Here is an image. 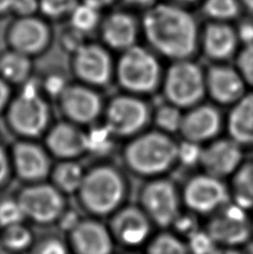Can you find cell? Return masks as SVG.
Wrapping results in <instances>:
<instances>
[{
    "mask_svg": "<svg viewBox=\"0 0 253 254\" xmlns=\"http://www.w3.org/2000/svg\"><path fill=\"white\" fill-rule=\"evenodd\" d=\"M181 195L188 210L197 215H212L232 201L223 180L206 173L190 179Z\"/></svg>",
    "mask_w": 253,
    "mask_h": 254,
    "instance_id": "cell-9",
    "label": "cell"
},
{
    "mask_svg": "<svg viewBox=\"0 0 253 254\" xmlns=\"http://www.w3.org/2000/svg\"><path fill=\"white\" fill-rule=\"evenodd\" d=\"M218 247L238 248L249 241L253 234L248 211L232 201L211 215L205 226Z\"/></svg>",
    "mask_w": 253,
    "mask_h": 254,
    "instance_id": "cell-10",
    "label": "cell"
},
{
    "mask_svg": "<svg viewBox=\"0 0 253 254\" xmlns=\"http://www.w3.org/2000/svg\"><path fill=\"white\" fill-rule=\"evenodd\" d=\"M70 27L79 33L87 34L96 28L99 21V10L86 2H80L70 12Z\"/></svg>",
    "mask_w": 253,
    "mask_h": 254,
    "instance_id": "cell-32",
    "label": "cell"
},
{
    "mask_svg": "<svg viewBox=\"0 0 253 254\" xmlns=\"http://www.w3.org/2000/svg\"><path fill=\"white\" fill-rule=\"evenodd\" d=\"M0 241L7 251L21 254L34 244V235L24 223H18L3 228Z\"/></svg>",
    "mask_w": 253,
    "mask_h": 254,
    "instance_id": "cell-28",
    "label": "cell"
},
{
    "mask_svg": "<svg viewBox=\"0 0 253 254\" xmlns=\"http://www.w3.org/2000/svg\"><path fill=\"white\" fill-rule=\"evenodd\" d=\"M203 145L183 139L178 143V163L185 167H194L200 165Z\"/></svg>",
    "mask_w": 253,
    "mask_h": 254,
    "instance_id": "cell-35",
    "label": "cell"
},
{
    "mask_svg": "<svg viewBox=\"0 0 253 254\" xmlns=\"http://www.w3.org/2000/svg\"><path fill=\"white\" fill-rule=\"evenodd\" d=\"M7 40L10 49L33 57L44 53L52 40V31L44 20L19 17L8 28Z\"/></svg>",
    "mask_w": 253,
    "mask_h": 254,
    "instance_id": "cell-13",
    "label": "cell"
},
{
    "mask_svg": "<svg viewBox=\"0 0 253 254\" xmlns=\"http://www.w3.org/2000/svg\"><path fill=\"white\" fill-rule=\"evenodd\" d=\"M229 189L233 203L247 211L253 210V161L243 162L234 172Z\"/></svg>",
    "mask_w": 253,
    "mask_h": 254,
    "instance_id": "cell-26",
    "label": "cell"
},
{
    "mask_svg": "<svg viewBox=\"0 0 253 254\" xmlns=\"http://www.w3.org/2000/svg\"><path fill=\"white\" fill-rule=\"evenodd\" d=\"M58 222H60L61 224V228L63 230L67 231V232H70L71 230H73L76 225H77L79 222H80V219L77 215V213L75 212H64L63 213V215L61 216V219L58 220Z\"/></svg>",
    "mask_w": 253,
    "mask_h": 254,
    "instance_id": "cell-45",
    "label": "cell"
},
{
    "mask_svg": "<svg viewBox=\"0 0 253 254\" xmlns=\"http://www.w3.org/2000/svg\"><path fill=\"white\" fill-rule=\"evenodd\" d=\"M229 137L241 146H253V93L232 105L227 120Z\"/></svg>",
    "mask_w": 253,
    "mask_h": 254,
    "instance_id": "cell-24",
    "label": "cell"
},
{
    "mask_svg": "<svg viewBox=\"0 0 253 254\" xmlns=\"http://www.w3.org/2000/svg\"><path fill=\"white\" fill-rule=\"evenodd\" d=\"M86 172L75 160L62 161L52 170L53 185L62 193H77Z\"/></svg>",
    "mask_w": 253,
    "mask_h": 254,
    "instance_id": "cell-27",
    "label": "cell"
},
{
    "mask_svg": "<svg viewBox=\"0 0 253 254\" xmlns=\"http://www.w3.org/2000/svg\"><path fill=\"white\" fill-rule=\"evenodd\" d=\"M75 75L88 86H104L111 80L114 67L110 54L96 44H83L74 53Z\"/></svg>",
    "mask_w": 253,
    "mask_h": 254,
    "instance_id": "cell-15",
    "label": "cell"
},
{
    "mask_svg": "<svg viewBox=\"0 0 253 254\" xmlns=\"http://www.w3.org/2000/svg\"><path fill=\"white\" fill-rule=\"evenodd\" d=\"M110 230L116 242L135 248L150 239L152 221L141 206H122L113 214Z\"/></svg>",
    "mask_w": 253,
    "mask_h": 254,
    "instance_id": "cell-17",
    "label": "cell"
},
{
    "mask_svg": "<svg viewBox=\"0 0 253 254\" xmlns=\"http://www.w3.org/2000/svg\"><path fill=\"white\" fill-rule=\"evenodd\" d=\"M183 110L173 104L166 102L163 105L156 108L152 120L154 121L156 128L165 134L173 135L180 133L181 124L183 120Z\"/></svg>",
    "mask_w": 253,
    "mask_h": 254,
    "instance_id": "cell-29",
    "label": "cell"
},
{
    "mask_svg": "<svg viewBox=\"0 0 253 254\" xmlns=\"http://www.w3.org/2000/svg\"><path fill=\"white\" fill-rule=\"evenodd\" d=\"M48 152L62 161L75 160L87 153V135L71 122L54 125L46 134Z\"/></svg>",
    "mask_w": 253,
    "mask_h": 254,
    "instance_id": "cell-21",
    "label": "cell"
},
{
    "mask_svg": "<svg viewBox=\"0 0 253 254\" xmlns=\"http://www.w3.org/2000/svg\"><path fill=\"white\" fill-rule=\"evenodd\" d=\"M26 219L18 198H6L0 202V228L22 223Z\"/></svg>",
    "mask_w": 253,
    "mask_h": 254,
    "instance_id": "cell-34",
    "label": "cell"
},
{
    "mask_svg": "<svg viewBox=\"0 0 253 254\" xmlns=\"http://www.w3.org/2000/svg\"><path fill=\"white\" fill-rule=\"evenodd\" d=\"M64 193L53 184L33 183L18 195L26 219L47 225L58 222L65 212Z\"/></svg>",
    "mask_w": 253,
    "mask_h": 254,
    "instance_id": "cell-11",
    "label": "cell"
},
{
    "mask_svg": "<svg viewBox=\"0 0 253 254\" xmlns=\"http://www.w3.org/2000/svg\"><path fill=\"white\" fill-rule=\"evenodd\" d=\"M143 31L157 53L173 61L190 60L197 49L195 18L175 4L152 6L143 17Z\"/></svg>",
    "mask_w": 253,
    "mask_h": 254,
    "instance_id": "cell-1",
    "label": "cell"
},
{
    "mask_svg": "<svg viewBox=\"0 0 253 254\" xmlns=\"http://www.w3.org/2000/svg\"><path fill=\"white\" fill-rule=\"evenodd\" d=\"M31 71V57L25 54L10 49L0 55V77L8 84H25Z\"/></svg>",
    "mask_w": 253,
    "mask_h": 254,
    "instance_id": "cell-25",
    "label": "cell"
},
{
    "mask_svg": "<svg viewBox=\"0 0 253 254\" xmlns=\"http://www.w3.org/2000/svg\"><path fill=\"white\" fill-rule=\"evenodd\" d=\"M25 87L7 106V122L12 131L26 139L46 133L51 122V110L39 92L37 84L27 80Z\"/></svg>",
    "mask_w": 253,
    "mask_h": 254,
    "instance_id": "cell-5",
    "label": "cell"
},
{
    "mask_svg": "<svg viewBox=\"0 0 253 254\" xmlns=\"http://www.w3.org/2000/svg\"><path fill=\"white\" fill-rule=\"evenodd\" d=\"M63 114L76 125H90L103 111L99 95L88 85H67L58 96Z\"/></svg>",
    "mask_w": 253,
    "mask_h": 254,
    "instance_id": "cell-12",
    "label": "cell"
},
{
    "mask_svg": "<svg viewBox=\"0 0 253 254\" xmlns=\"http://www.w3.org/2000/svg\"><path fill=\"white\" fill-rule=\"evenodd\" d=\"M197 214L189 211L187 213H180V215L176 217L174 223L172 226L175 229L176 234L179 237H183L188 239L191 237L193 233H195L196 231L200 230V225H198Z\"/></svg>",
    "mask_w": 253,
    "mask_h": 254,
    "instance_id": "cell-38",
    "label": "cell"
},
{
    "mask_svg": "<svg viewBox=\"0 0 253 254\" xmlns=\"http://www.w3.org/2000/svg\"><path fill=\"white\" fill-rule=\"evenodd\" d=\"M137 22L129 13H111L102 25V37L108 47L126 51L133 47L137 39Z\"/></svg>",
    "mask_w": 253,
    "mask_h": 254,
    "instance_id": "cell-23",
    "label": "cell"
},
{
    "mask_svg": "<svg viewBox=\"0 0 253 254\" xmlns=\"http://www.w3.org/2000/svg\"><path fill=\"white\" fill-rule=\"evenodd\" d=\"M69 241L76 254H112L115 240L101 222L80 220L69 232Z\"/></svg>",
    "mask_w": 253,
    "mask_h": 254,
    "instance_id": "cell-20",
    "label": "cell"
},
{
    "mask_svg": "<svg viewBox=\"0 0 253 254\" xmlns=\"http://www.w3.org/2000/svg\"><path fill=\"white\" fill-rule=\"evenodd\" d=\"M34 254H68V248L60 239L47 238L36 244Z\"/></svg>",
    "mask_w": 253,
    "mask_h": 254,
    "instance_id": "cell-40",
    "label": "cell"
},
{
    "mask_svg": "<svg viewBox=\"0 0 253 254\" xmlns=\"http://www.w3.org/2000/svg\"><path fill=\"white\" fill-rule=\"evenodd\" d=\"M241 2L249 9V10L253 11V0H241Z\"/></svg>",
    "mask_w": 253,
    "mask_h": 254,
    "instance_id": "cell-51",
    "label": "cell"
},
{
    "mask_svg": "<svg viewBox=\"0 0 253 254\" xmlns=\"http://www.w3.org/2000/svg\"><path fill=\"white\" fill-rule=\"evenodd\" d=\"M87 135V153L95 155H107L114 146V138H116L106 125L93 127Z\"/></svg>",
    "mask_w": 253,
    "mask_h": 254,
    "instance_id": "cell-33",
    "label": "cell"
},
{
    "mask_svg": "<svg viewBox=\"0 0 253 254\" xmlns=\"http://www.w3.org/2000/svg\"><path fill=\"white\" fill-rule=\"evenodd\" d=\"M83 1L90 4V6H93L94 8L98 9V10H101L103 8L111 6L115 0H83Z\"/></svg>",
    "mask_w": 253,
    "mask_h": 254,
    "instance_id": "cell-47",
    "label": "cell"
},
{
    "mask_svg": "<svg viewBox=\"0 0 253 254\" xmlns=\"http://www.w3.org/2000/svg\"><path fill=\"white\" fill-rule=\"evenodd\" d=\"M77 193L82 206L90 214L113 215L123 206L127 185L115 167L98 165L86 172Z\"/></svg>",
    "mask_w": 253,
    "mask_h": 254,
    "instance_id": "cell-3",
    "label": "cell"
},
{
    "mask_svg": "<svg viewBox=\"0 0 253 254\" xmlns=\"http://www.w3.org/2000/svg\"><path fill=\"white\" fill-rule=\"evenodd\" d=\"M238 33L224 21L210 22L202 36V48L209 60L222 63L231 58L238 47Z\"/></svg>",
    "mask_w": 253,
    "mask_h": 254,
    "instance_id": "cell-22",
    "label": "cell"
},
{
    "mask_svg": "<svg viewBox=\"0 0 253 254\" xmlns=\"http://www.w3.org/2000/svg\"><path fill=\"white\" fill-rule=\"evenodd\" d=\"M162 89L166 102L187 111L205 97V71L191 60L174 61L163 76Z\"/></svg>",
    "mask_w": 253,
    "mask_h": 254,
    "instance_id": "cell-6",
    "label": "cell"
},
{
    "mask_svg": "<svg viewBox=\"0 0 253 254\" xmlns=\"http://www.w3.org/2000/svg\"><path fill=\"white\" fill-rule=\"evenodd\" d=\"M243 163L242 146L231 137L215 138L203 145L200 166L204 173L223 180Z\"/></svg>",
    "mask_w": 253,
    "mask_h": 254,
    "instance_id": "cell-16",
    "label": "cell"
},
{
    "mask_svg": "<svg viewBox=\"0 0 253 254\" xmlns=\"http://www.w3.org/2000/svg\"><path fill=\"white\" fill-rule=\"evenodd\" d=\"M66 87L67 84L65 83L64 78L61 76H52L51 78L45 81V89H46V92L57 98Z\"/></svg>",
    "mask_w": 253,
    "mask_h": 254,
    "instance_id": "cell-43",
    "label": "cell"
},
{
    "mask_svg": "<svg viewBox=\"0 0 253 254\" xmlns=\"http://www.w3.org/2000/svg\"><path fill=\"white\" fill-rule=\"evenodd\" d=\"M123 155L134 174L156 179L178 163V143L159 129L142 131L126 145Z\"/></svg>",
    "mask_w": 253,
    "mask_h": 254,
    "instance_id": "cell-2",
    "label": "cell"
},
{
    "mask_svg": "<svg viewBox=\"0 0 253 254\" xmlns=\"http://www.w3.org/2000/svg\"><path fill=\"white\" fill-rule=\"evenodd\" d=\"M246 81L236 68L222 64L212 65L205 71L206 94L215 103L232 106L245 96Z\"/></svg>",
    "mask_w": 253,
    "mask_h": 254,
    "instance_id": "cell-18",
    "label": "cell"
},
{
    "mask_svg": "<svg viewBox=\"0 0 253 254\" xmlns=\"http://www.w3.org/2000/svg\"><path fill=\"white\" fill-rule=\"evenodd\" d=\"M252 226H253V221H252Z\"/></svg>",
    "mask_w": 253,
    "mask_h": 254,
    "instance_id": "cell-53",
    "label": "cell"
},
{
    "mask_svg": "<svg viewBox=\"0 0 253 254\" xmlns=\"http://www.w3.org/2000/svg\"><path fill=\"white\" fill-rule=\"evenodd\" d=\"M11 171V158L4 151L3 147L0 146V187L6 184Z\"/></svg>",
    "mask_w": 253,
    "mask_h": 254,
    "instance_id": "cell-42",
    "label": "cell"
},
{
    "mask_svg": "<svg viewBox=\"0 0 253 254\" xmlns=\"http://www.w3.org/2000/svg\"><path fill=\"white\" fill-rule=\"evenodd\" d=\"M128 254H132V253H128Z\"/></svg>",
    "mask_w": 253,
    "mask_h": 254,
    "instance_id": "cell-54",
    "label": "cell"
},
{
    "mask_svg": "<svg viewBox=\"0 0 253 254\" xmlns=\"http://www.w3.org/2000/svg\"><path fill=\"white\" fill-rule=\"evenodd\" d=\"M238 37L246 45L253 44V19L247 18L243 20L238 29Z\"/></svg>",
    "mask_w": 253,
    "mask_h": 254,
    "instance_id": "cell-44",
    "label": "cell"
},
{
    "mask_svg": "<svg viewBox=\"0 0 253 254\" xmlns=\"http://www.w3.org/2000/svg\"><path fill=\"white\" fill-rule=\"evenodd\" d=\"M10 98V87L6 80L0 77V112L6 110Z\"/></svg>",
    "mask_w": 253,
    "mask_h": 254,
    "instance_id": "cell-46",
    "label": "cell"
},
{
    "mask_svg": "<svg viewBox=\"0 0 253 254\" xmlns=\"http://www.w3.org/2000/svg\"><path fill=\"white\" fill-rule=\"evenodd\" d=\"M39 9V0H12L11 10L18 17H30Z\"/></svg>",
    "mask_w": 253,
    "mask_h": 254,
    "instance_id": "cell-41",
    "label": "cell"
},
{
    "mask_svg": "<svg viewBox=\"0 0 253 254\" xmlns=\"http://www.w3.org/2000/svg\"><path fill=\"white\" fill-rule=\"evenodd\" d=\"M11 166L18 178L30 184L39 183L52 173L47 151L30 140L17 143L11 152Z\"/></svg>",
    "mask_w": 253,
    "mask_h": 254,
    "instance_id": "cell-19",
    "label": "cell"
},
{
    "mask_svg": "<svg viewBox=\"0 0 253 254\" xmlns=\"http://www.w3.org/2000/svg\"><path fill=\"white\" fill-rule=\"evenodd\" d=\"M202 11L214 21H227L240 15L241 4L239 0H205Z\"/></svg>",
    "mask_w": 253,
    "mask_h": 254,
    "instance_id": "cell-31",
    "label": "cell"
},
{
    "mask_svg": "<svg viewBox=\"0 0 253 254\" xmlns=\"http://www.w3.org/2000/svg\"><path fill=\"white\" fill-rule=\"evenodd\" d=\"M175 1H180V2H194L196 0H175Z\"/></svg>",
    "mask_w": 253,
    "mask_h": 254,
    "instance_id": "cell-52",
    "label": "cell"
},
{
    "mask_svg": "<svg viewBox=\"0 0 253 254\" xmlns=\"http://www.w3.org/2000/svg\"><path fill=\"white\" fill-rule=\"evenodd\" d=\"M237 69L246 84L253 87V44L246 45L237 58Z\"/></svg>",
    "mask_w": 253,
    "mask_h": 254,
    "instance_id": "cell-39",
    "label": "cell"
},
{
    "mask_svg": "<svg viewBox=\"0 0 253 254\" xmlns=\"http://www.w3.org/2000/svg\"><path fill=\"white\" fill-rule=\"evenodd\" d=\"M150 106L137 95L126 94L113 98L105 111V125L115 137H134L152 121Z\"/></svg>",
    "mask_w": 253,
    "mask_h": 254,
    "instance_id": "cell-7",
    "label": "cell"
},
{
    "mask_svg": "<svg viewBox=\"0 0 253 254\" xmlns=\"http://www.w3.org/2000/svg\"><path fill=\"white\" fill-rule=\"evenodd\" d=\"M142 210L150 217L152 223L169 228L181 213L182 195L170 180L156 178L150 181L139 195Z\"/></svg>",
    "mask_w": 253,
    "mask_h": 254,
    "instance_id": "cell-8",
    "label": "cell"
},
{
    "mask_svg": "<svg viewBox=\"0 0 253 254\" xmlns=\"http://www.w3.org/2000/svg\"><path fill=\"white\" fill-rule=\"evenodd\" d=\"M222 128L223 117L218 107L201 103L183 113L180 134L183 139L205 145L218 138Z\"/></svg>",
    "mask_w": 253,
    "mask_h": 254,
    "instance_id": "cell-14",
    "label": "cell"
},
{
    "mask_svg": "<svg viewBox=\"0 0 253 254\" xmlns=\"http://www.w3.org/2000/svg\"><path fill=\"white\" fill-rule=\"evenodd\" d=\"M115 75L122 88L137 96L154 93L163 79L156 56L136 45L122 54L116 64Z\"/></svg>",
    "mask_w": 253,
    "mask_h": 254,
    "instance_id": "cell-4",
    "label": "cell"
},
{
    "mask_svg": "<svg viewBox=\"0 0 253 254\" xmlns=\"http://www.w3.org/2000/svg\"><path fill=\"white\" fill-rule=\"evenodd\" d=\"M124 1L129 3V4H134V6L146 7V6H151V4L154 3L155 0H124Z\"/></svg>",
    "mask_w": 253,
    "mask_h": 254,
    "instance_id": "cell-49",
    "label": "cell"
},
{
    "mask_svg": "<svg viewBox=\"0 0 253 254\" xmlns=\"http://www.w3.org/2000/svg\"><path fill=\"white\" fill-rule=\"evenodd\" d=\"M78 3V0H39V9L47 17L61 18L70 15Z\"/></svg>",
    "mask_w": 253,
    "mask_h": 254,
    "instance_id": "cell-37",
    "label": "cell"
},
{
    "mask_svg": "<svg viewBox=\"0 0 253 254\" xmlns=\"http://www.w3.org/2000/svg\"><path fill=\"white\" fill-rule=\"evenodd\" d=\"M212 254H243V253L241 251H239L238 248L218 247Z\"/></svg>",
    "mask_w": 253,
    "mask_h": 254,
    "instance_id": "cell-48",
    "label": "cell"
},
{
    "mask_svg": "<svg viewBox=\"0 0 253 254\" xmlns=\"http://www.w3.org/2000/svg\"><path fill=\"white\" fill-rule=\"evenodd\" d=\"M187 244L190 254H212L218 248V244L205 229H200L193 233L187 239Z\"/></svg>",
    "mask_w": 253,
    "mask_h": 254,
    "instance_id": "cell-36",
    "label": "cell"
},
{
    "mask_svg": "<svg viewBox=\"0 0 253 254\" xmlns=\"http://www.w3.org/2000/svg\"><path fill=\"white\" fill-rule=\"evenodd\" d=\"M146 254H190L188 244L178 234L163 232L153 238Z\"/></svg>",
    "mask_w": 253,
    "mask_h": 254,
    "instance_id": "cell-30",
    "label": "cell"
},
{
    "mask_svg": "<svg viewBox=\"0 0 253 254\" xmlns=\"http://www.w3.org/2000/svg\"><path fill=\"white\" fill-rule=\"evenodd\" d=\"M12 0H0V15L8 10H11Z\"/></svg>",
    "mask_w": 253,
    "mask_h": 254,
    "instance_id": "cell-50",
    "label": "cell"
}]
</instances>
